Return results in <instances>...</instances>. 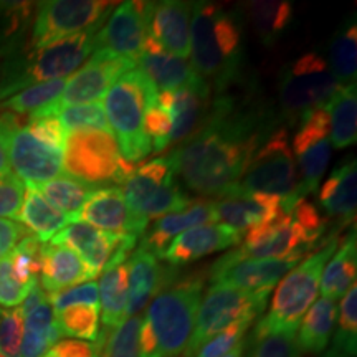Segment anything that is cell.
I'll return each mask as SVG.
<instances>
[{
  "mask_svg": "<svg viewBox=\"0 0 357 357\" xmlns=\"http://www.w3.org/2000/svg\"><path fill=\"white\" fill-rule=\"evenodd\" d=\"M270 134L271 126L263 113L240 108L234 98L222 96L212 101L204 126L181 142L169 159L187 189L220 199L238 185L248 162Z\"/></svg>",
  "mask_w": 357,
  "mask_h": 357,
  "instance_id": "obj_1",
  "label": "cell"
},
{
  "mask_svg": "<svg viewBox=\"0 0 357 357\" xmlns=\"http://www.w3.org/2000/svg\"><path fill=\"white\" fill-rule=\"evenodd\" d=\"M192 66L217 91L229 88L242 63V29L231 12L212 2L192 3Z\"/></svg>",
  "mask_w": 357,
  "mask_h": 357,
  "instance_id": "obj_2",
  "label": "cell"
},
{
  "mask_svg": "<svg viewBox=\"0 0 357 357\" xmlns=\"http://www.w3.org/2000/svg\"><path fill=\"white\" fill-rule=\"evenodd\" d=\"M337 247V238L333 236L326 247L311 253L306 260L298 263L280 280V284L271 298L270 311L257 323L252 339L280 333L296 334L303 316L318 298L321 275Z\"/></svg>",
  "mask_w": 357,
  "mask_h": 357,
  "instance_id": "obj_3",
  "label": "cell"
},
{
  "mask_svg": "<svg viewBox=\"0 0 357 357\" xmlns=\"http://www.w3.org/2000/svg\"><path fill=\"white\" fill-rule=\"evenodd\" d=\"M158 100V89L139 70H131L105 95V114L121 155L137 162L153 153V144L144 132L146 109Z\"/></svg>",
  "mask_w": 357,
  "mask_h": 357,
  "instance_id": "obj_4",
  "label": "cell"
},
{
  "mask_svg": "<svg viewBox=\"0 0 357 357\" xmlns=\"http://www.w3.org/2000/svg\"><path fill=\"white\" fill-rule=\"evenodd\" d=\"M204 293L199 276L174 278L155 294L144 321L153 329L160 357L184 356Z\"/></svg>",
  "mask_w": 357,
  "mask_h": 357,
  "instance_id": "obj_5",
  "label": "cell"
},
{
  "mask_svg": "<svg viewBox=\"0 0 357 357\" xmlns=\"http://www.w3.org/2000/svg\"><path fill=\"white\" fill-rule=\"evenodd\" d=\"M234 190L275 195L281 199V208L284 213L291 212L298 200L305 199L296 164L288 144L287 129L278 128L276 131H271L248 162Z\"/></svg>",
  "mask_w": 357,
  "mask_h": 357,
  "instance_id": "obj_6",
  "label": "cell"
},
{
  "mask_svg": "<svg viewBox=\"0 0 357 357\" xmlns=\"http://www.w3.org/2000/svg\"><path fill=\"white\" fill-rule=\"evenodd\" d=\"M63 171L79 182L96 187L124 185L136 167L123 158L111 131L78 129L66 136Z\"/></svg>",
  "mask_w": 357,
  "mask_h": 357,
  "instance_id": "obj_7",
  "label": "cell"
},
{
  "mask_svg": "<svg viewBox=\"0 0 357 357\" xmlns=\"http://www.w3.org/2000/svg\"><path fill=\"white\" fill-rule=\"evenodd\" d=\"M124 199L129 211L142 227L151 218H160L167 213L184 211L190 205V197L176 182V174L169 155L146 162L132 172L124 182Z\"/></svg>",
  "mask_w": 357,
  "mask_h": 357,
  "instance_id": "obj_8",
  "label": "cell"
},
{
  "mask_svg": "<svg viewBox=\"0 0 357 357\" xmlns=\"http://www.w3.org/2000/svg\"><path fill=\"white\" fill-rule=\"evenodd\" d=\"M341 84L318 53H306L280 75V102L284 118L298 123L311 111L323 108Z\"/></svg>",
  "mask_w": 357,
  "mask_h": 357,
  "instance_id": "obj_9",
  "label": "cell"
},
{
  "mask_svg": "<svg viewBox=\"0 0 357 357\" xmlns=\"http://www.w3.org/2000/svg\"><path fill=\"white\" fill-rule=\"evenodd\" d=\"M270 293H248L212 284L200 301L194 331L182 357H194L204 342L238 321H255L265 310Z\"/></svg>",
  "mask_w": 357,
  "mask_h": 357,
  "instance_id": "obj_10",
  "label": "cell"
},
{
  "mask_svg": "<svg viewBox=\"0 0 357 357\" xmlns=\"http://www.w3.org/2000/svg\"><path fill=\"white\" fill-rule=\"evenodd\" d=\"M116 2L105 0H48L40 2L32 26L33 50L47 47L58 40L89 30H100L102 22Z\"/></svg>",
  "mask_w": 357,
  "mask_h": 357,
  "instance_id": "obj_11",
  "label": "cell"
},
{
  "mask_svg": "<svg viewBox=\"0 0 357 357\" xmlns=\"http://www.w3.org/2000/svg\"><path fill=\"white\" fill-rule=\"evenodd\" d=\"M0 134L6 141L8 162L26 185H40L63 174V153L45 144L22 126L17 114H0Z\"/></svg>",
  "mask_w": 357,
  "mask_h": 357,
  "instance_id": "obj_12",
  "label": "cell"
},
{
  "mask_svg": "<svg viewBox=\"0 0 357 357\" xmlns=\"http://www.w3.org/2000/svg\"><path fill=\"white\" fill-rule=\"evenodd\" d=\"M96 33L89 30L33 50L24 61V86L66 78L77 71L96 52Z\"/></svg>",
  "mask_w": 357,
  "mask_h": 357,
  "instance_id": "obj_13",
  "label": "cell"
},
{
  "mask_svg": "<svg viewBox=\"0 0 357 357\" xmlns=\"http://www.w3.org/2000/svg\"><path fill=\"white\" fill-rule=\"evenodd\" d=\"M328 111L318 108L307 113L300 121V129L294 134L293 153L300 166V184L303 194L318 190L326 169L331 159Z\"/></svg>",
  "mask_w": 357,
  "mask_h": 357,
  "instance_id": "obj_14",
  "label": "cell"
},
{
  "mask_svg": "<svg viewBox=\"0 0 357 357\" xmlns=\"http://www.w3.org/2000/svg\"><path fill=\"white\" fill-rule=\"evenodd\" d=\"M301 258L257 260L230 252L212 265V284H223L248 293H271L275 284L300 263Z\"/></svg>",
  "mask_w": 357,
  "mask_h": 357,
  "instance_id": "obj_15",
  "label": "cell"
},
{
  "mask_svg": "<svg viewBox=\"0 0 357 357\" xmlns=\"http://www.w3.org/2000/svg\"><path fill=\"white\" fill-rule=\"evenodd\" d=\"M134 66L136 63L126 58L116 56L106 50H96L86 65L66 79L63 93L56 102V111L61 106L98 102L124 73L134 70Z\"/></svg>",
  "mask_w": 357,
  "mask_h": 357,
  "instance_id": "obj_16",
  "label": "cell"
},
{
  "mask_svg": "<svg viewBox=\"0 0 357 357\" xmlns=\"http://www.w3.org/2000/svg\"><path fill=\"white\" fill-rule=\"evenodd\" d=\"M151 2L118 3L108 22L96 33V50H106L136 63L147 38V12Z\"/></svg>",
  "mask_w": 357,
  "mask_h": 357,
  "instance_id": "obj_17",
  "label": "cell"
},
{
  "mask_svg": "<svg viewBox=\"0 0 357 357\" xmlns=\"http://www.w3.org/2000/svg\"><path fill=\"white\" fill-rule=\"evenodd\" d=\"M312 247L294 223L291 213H281L271 222L248 230L243 245L236 250L240 257L257 260H284L306 255Z\"/></svg>",
  "mask_w": 357,
  "mask_h": 357,
  "instance_id": "obj_18",
  "label": "cell"
},
{
  "mask_svg": "<svg viewBox=\"0 0 357 357\" xmlns=\"http://www.w3.org/2000/svg\"><path fill=\"white\" fill-rule=\"evenodd\" d=\"M212 101L211 84L204 78L176 91L158 93L159 106L171 116V144H181L204 126L212 109Z\"/></svg>",
  "mask_w": 357,
  "mask_h": 357,
  "instance_id": "obj_19",
  "label": "cell"
},
{
  "mask_svg": "<svg viewBox=\"0 0 357 357\" xmlns=\"http://www.w3.org/2000/svg\"><path fill=\"white\" fill-rule=\"evenodd\" d=\"M190 2H151L147 12V35L154 38L164 52L187 60L190 56Z\"/></svg>",
  "mask_w": 357,
  "mask_h": 357,
  "instance_id": "obj_20",
  "label": "cell"
},
{
  "mask_svg": "<svg viewBox=\"0 0 357 357\" xmlns=\"http://www.w3.org/2000/svg\"><path fill=\"white\" fill-rule=\"evenodd\" d=\"M213 212L215 222L230 227L238 234L271 222L284 213L281 208V199L275 195L248 194L242 190H231L213 200Z\"/></svg>",
  "mask_w": 357,
  "mask_h": 357,
  "instance_id": "obj_21",
  "label": "cell"
},
{
  "mask_svg": "<svg viewBox=\"0 0 357 357\" xmlns=\"http://www.w3.org/2000/svg\"><path fill=\"white\" fill-rule=\"evenodd\" d=\"M77 220L86 222L109 235H134L139 238L146 231V227H142L129 211L119 187L96 189L84 202Z\"/></svg>",
  "mask_w": 357,
  "mask_h": 357,
  "instance_id": "obj_22",
  "label": "cell"
},
{
  "mask_svg": "<svg viewBox=\"0 0 357 357\" xmlns=\"http://www.w3.org/2000/svg\"><path fill=\"white\" fill-rule=\"evenodd\" d=\"M240 242H242V234L230 227L218 222L204 223L176 236L164 252L162 260L172 268L184 266Z\"/></svg>",
  "mask_w": 357,
  "mask_h": 357,
  "instance_id": "obj_23",
  "label": "cell"
},
{
  "mask_svg": "<svg viewBox=\"0 0 357 357\" xmlns=\"http://www.w3.org/2000/svg\"><path fill=\"white\" fill-rule=\"evenodd\" d=\"M124 235H109L95 229L86 222L75 220L53 236V245H65L77 252L86 265L91 278H96L113 258Z\"/></svg>",
  "mask_w": 357,
  "mask_h": 357,
  "instance_id": "obj_24",
  "label": "cell"
},
{
  "mask_svg": "<svg viewBox=\"0 0 357 357\" xmlns=\"http://www.w3.org/2000/svg\"><path fill=\"white\" fill-rule=\"evenodd\" d=\"M128 314L137 316L144 311L151 298H155L160 289L176 276L172 268L159 263L153 253L144 248L128 257Z\"/></svg>",
  "mask_w": 357,
  "mask_h": 357,
  "instance_id": "obj_25",
  "label": "cell"
},
{
  "mask_svg": "<svg viewBox=\"0 0 357 357\" xmlns=\"http://www.w3.org/2000/svg\"><path fill=\"white\" fill-rule=\"evenodd\" d=\"M211 222H215L213 200H192L184 211L167 213V215L158 218L153 227L142 234L141 248L162 260L164 252L176 236L194 229V227Z\"/></svg>",
  "mask_w": 357,
  "mask_h": 357,
  "instance_id": "obj_26",
  "label": "cell"
},
{
  "mask_svg": "<svg viewBox=\"0 0 357 357\" xmlns=\"http://www.w3.org/2000/svg\"><path fill=\"white\" fill-rule=\"evenodd\" d=\"M136 65H139V71L153 83L158 93L176 91L202 78L189 61L164 52L162 47L149 35Z\"/></svg>",
  "mask_w": 357,
  "mask_h": 357,
  "instance_id": "obj_27",
  "label": "cell"
},
{
  "mask_svg": "<svg viewBox=\"0 0 357 357\" xmlns=\"http://www.w3.org/2000/svg\"><path fill=\"white\" fill-rule=\"evenodd\" d=\"M91 280L86 265L77 252L65 245L43 243L38 283L45 291L56 293Z\"/></svg>",
  "mask_w": 357,
  "mask_h": 357,
  "instance_id": "obj_28",
  "label": "cell"
},
{
  "mask_svg": "<svg viewBox=\"0 0 357 357\" xmlns=\"http://www.w3.org/2000/svg\"><path fill=\"white\" fill-rule=\"evenodd\" d=\"M319 207L329 217L351 222L357 208V167L356 159L346 160L326 178L319 192Z\"/></svg>",
  "mask_w": 357,
  "mask_h": 357,
  "instance_id": "obj_29",
  "label": "cell"
},
{
  "mask_svg": "<svg viewBox=\"0 0 357 357\" xmlns=\"http://www.w3.org/2000/svg\"><path fill=\"white\" fill-rule=\"evenodd\" d=\"M17 218L26 230L33 231L42 243H47L71 223V218L48 202L33 185H26L24 204Z\"/></svg>",
  "mask_w": 357,
  "mask_h": 357,
  "instance_id": "obj_30",
  "label": "cell"
},
{
  "mask_svg": "<svg viewBox=\"0 0 357 357\" xmlns=\"http://www.w3.org/2000/svg\"><path fill=\"white\" fill-rule=\"evenodd\" d=\"M357 271V245L356 231L352 230L346 240L339 245L334 255L326 263L321 275L319 291L323 298L339 300L356 283Z\"/></svg>",
  "mask_w": 357,
  "mask_h": 357,
  "instance_id": "obj_31",
  "label": "cell"
},
{
  "mask_svg": "<svg viewBox=\"0 0 357 357\" xmlns=\"http://www.w3.org/2000/svg\"><path fill=\"white\" fill-rule=\"evenodd\" d=\"M337 318L336 301L321 298L312 305L300 323L296 344L300 352L319 354L326 349L333 336Z\"/></svg>",
  "mask_w": 357,
  "mask_h": 357,
  "instance_id": "obj_32",
  "label": "cell"
},
{
  "mask_svg": "<svg viewBox=\"0 0 357 357\" xmlns=\"http://www.w3.org/2000/svg\"><path fill=\"white\" fill-rule=\"evenodd\" d=\"M329 116V139L336 149H346L357 139L356 83L346 84L324 106Z\"/></svg>",
  "mask_w": 357,
  "mask_h": 357,
  "instance_id": "obj_33",
  "label": "cell"
},
{
  "mask_svg": "<svg viewBox=\"0 0 357 357\" xmlns=\"http://www.w3.org/2000/svg\"><path fill=\"white\" fill-rule=\"evenodd\" d=\"M66 79L58 78L32 84L0 102V109L12 114H30V118L56 114V102L63 93Z\"/></svg>",
  "mask_w": 357,
  "mask_h": 357,
  "instance_id": "obj_34",
  "label": "cell"
},
{
  "mask_svg": "<svg viewBox=\"0 0 357 357\" xmlns=\"http://www.w3.org/2000/svg\"><path fill=\"white\" fill-rule=\"evenodd\" d=\"M61 337L56 314L50 301H43L24 318V339L20 357H42Z\"/></svg>",
  "mask_w": 357,
  "mask_h": 357,
  "instance_id": "obj_35",
  "label": "cell"
},
{
  "mask_svg": "<svg viewBox=\"0 0 357 357\" xmlns=\"http://www.w3.org/2000/svg\"><path fill=\"white\" fill-rule=\"evenodd\" d=\"M98 291L102 324L105 329H113L121 324L128 314V263L105 268Z\"/></svg>",
  "mask_w": 357,
  "mask_h": 357,
  "instance_id": "obj_36",
  "label": "cell"
},
{
  "mask_svg": "<svg viewBox=\"0 0 357 357\" xmlns=\"http://www.w3.org/2000/svg\"><path fill=\"white\" fill-rule=\"evenodd\" d=\"M250 22L265 45H273L281 38L293 22V6L287 0H253L245 3Z\"/></svg>",
  "mask_w": 357,
  "mask_h": 357,
  "instance_id": "obj_37",
  "label": "cell"
},
{
  "mask_svg": "<svg viewBox=\"0 0 357 357\" xmlns=\"http://www.w3.org/2000/svg\"><path fill=\"white\" fill-rule=\"evenodd\" d=\"M33 187L48 202L55 205L58 211L68 215L71 222L77 220L84 202L96 190V187L88 185L84 182H79L77 178L68 176L52 178V181Z\"/></svg>",
  "mask_w": 357,
  "mask_h": 357,
  "instance_id": "obj_38",
  "label": "cell"
},
{
  "mask_svg": "<svg viewBox=\"0 0 357 357\" xmlns=\"http://www.w3.org/2000/svg\"><path fill=\"white\" fill-rule=\"evenodd\" d=\"M329 71L341 86L356 83L357 68V26L356 20L347 22L329 43Z\"/></svg>",
  "mask_w": 357,
  "mask_h": 357,
  "instance_id": "obj_39",
  "label": "cell"
},
{
  "mask_svg": "<svg viewBox=\"0 0 357 357\" xmlns=\"http://www.w3.org/2000/svg\"><path fill=\"white\" fill-rule=\"evenodd\" d=\"M144 316L137 314L124 319L113 329H105L96 341L101 357H141L139 331Z\"/></svg>",
  "mask_w": 357,
  "mask_h": 357,
  "instance_id": "obj_40",
  "label": "cell"
},
{
  "mask_svg": "<svg viewBox=\"0 0 357 357\" xmlns=\"http://www.w3.org/2000/svg\"><path fill=\"white\" fill-rule=\"evenodd\" d=\"M56 324L61 336L78 337V341H98L100 336V306H73L58 312Z\"/></svg>",
  "mask_w": 357,
  "mask_h": 357,
  "instance_id": "obj_41",
  "label": "cell"
},
{
  "mask_svg": "<svg viewBox=\"0 0 357 357\" xmlns=\"http://www.w3.org/2000/svg\"><path fill=\"white\" fill-rule=\"evenodd\" d=\"M334 349L356 357L357 351V287L347 289L339 306V326L334 334Z\"/></svg>",
  "mask_w": 357,
  "mask_h": 357,
  "instance_id": "obj_42",
  "label": "cell"
},
{
  "mask_svg": "<svg viewBox=\"0 0 357 357\" xmlns=\"http://www.w3.org/2000/svg\"><path fill=\"white\" fill-rule=\"evenodd\" d=\"M56 116L60 119V123L63 124L66 132L78 131V129L111 131L101 102L61 106V108H58Z\"/></svg>",
  "mask_w": 357,
  "mask_h": 357,
  "instance_id": "obj_43",
  "label": "cell"
},
{
  "mask_svg": "<svg viewBox=\"0 0 357 357\" xmlns=\"http://www.w3.org/2000/svg\"><path fill=\"white\" fill-rule=\"evenodd\" d=\"M42 247L43 243L37 236L26 235L8 255L13 271L22 283L32 284L35 280H38L42 271Z\"/></svg>",
  "mask_w": 357,
  "mask_h": 357,
  "instance_id": "obj_44",
  "label": "cell"
},
{
  "mask_svg": "<svg viewBox=\"0 0 357 357\" xmlns=\"http://www.w3.org/2000/svg\"><path fill=\"white\" fill-rule=\"evenodd\" d=\"M24 61L12 47L0 48V102L25 88Z\"/></svg>",
  "mask_w": 357,
  "mask_h": 357,
  "instance_id": "obj_45",
  "label": "cell"
},
{
  "mask_svg": "<svg viewBox=\"0 0 357 357\" xmlns=\"http://www.w3.org/2000/svg\"><path fill=\"white\" fill-rule=\"evenodd\" d=\"M252 323L253 321H238V323L229 326L227 329L208 339L207 342H204L194 357H222L229 354L236 346L242 344L245 334H247Z\"/></svg>",
  "mask_w": 357,
  "mask_h": 357,
  "instance_id": "obj_46",
  "label": "cell"
},
{
  "mask_svg": "<svg viewBox=\"0 0 357 357\" xmlns=\"http://www.w3.org/2000/svg\"><path fill=\"white\" fill-rule=\"evenodd\" d=\"M252 351L248 357H300L296 344V334L280 333L268 334L257 339L250 337Z\"/></svg>",
  "mask_w": 357,
  "mask_h": 357,
  "instance_id": "obj_47",
  "label": "cell"
},
{
  "mask_svg": "<svg viewBox=\"0 0 357 357\" xmlns=\"http://www.w3.org/2000/svg\"><path fill=\"white\" fill-rule=\"evenodd\" d=\"M171 131L172 121L167 111L160 108L158 100H155L144 114V132L153 144V153H162L171 146Z\"/></svg>",
  "mask_w": 357,
  "mask_h": 357,
  "instance_id": "obj_48",
  "label": "cell"
},
{
  "mask_svg": "<svg viewBox=\"0 0 357 357\" xmlns=\"http://www.w3.org/2000/svg\"><path fill=\"white\" fill-rule=\"evenodd\" d=\"M48 301H50L55 314L73 306H82V305L100 306V291H98V283L96 281H86V283L77 284V287L61 289V291H56V293H50Z\"/></svg>",
  "mask_w": 357,
  "mask_h": 357,
  "instance_id": "obj_49",
  "label": "cell"
},
{
  "mask_svg": "<svg viewBox=\"0 0 357 357\" xmlns=\"http://www.w3.org/2000/svg\"><path fill=\"white\" fill-rule=\"evenodd\" d=\"M24 339V316L20 310L0 307V354L6 357H20Z\"/></svg>",
  "mask_w": 357,
  "mask_h": 357,
  "instance_id": "obj_50",
  "label": "cell"
},
{
  "mask_svg": "<svg viewBox=\"0 0 357 357\" xmlns=\"http://www.w3.org/2000/svg\"><path fill=\"white\" fill-rule=\"evenodd\" d=\"M33 283H22V281L17 278L15 271H13L10 258H3V260L0 261V306L13 307L22 305L26 298V294L32 289Z\"/></svg>",
  "mask_w": 357,
  "mask_h": 357,
  "instance_id": "obj_51",
  "label": "cell"
},
{
  "mask_svg": "<svg viewBox=\"0 0 357 357\" xmlns=\"http://www.w3.org/2000/svg\"><path fill=\"white\" fill-rule=\"evenodd\" d=\"M289 213H291L294 223H296L298 229L301 230L306 242L310 243L311 247H314L324 234V220L323 217H321L318 208L307 202V200L301 199L298 200L296 205L293 207V211Z\"/></svg>",
  "mask_w": 357,
  "mask_h": 357,
  "instance_id": "obj_52",
  "label": "cell"
},
{
  "mask_svg": "<svg viewBox=\"0 0 357 357\" xmlns=\"http://www.w3.org/2000/svg\"><path fill=\"white\" fill-rule=\"evenodd\" d=\"M26 129L33 134L37 139H40L45 144L55 147V149L65 151L66 144V129L63 124L60 123L58 116L50 114V116H40V118H30L29 124H26Z\"/></svg>",
  "mask_w": 357,
  "mask_h": 357,
  "instance_id": "obj_53",
  "label": "cell"
},
{
  "mask_svg": "<svg viewBox=\"0 0 357 357\" xmlns=\"http://www.w3.org/2000/svg\"><path fill=\"white\" fill-rule=\"evenodd\" d=\"M25 187L15 174L0 177V218H17L24 204Z\"/></svg>",
  "mask_w": 357,
  "mask_h": 357,
  "instance_id": "obj_54",
  "label": "cell"
},
{
  "mask_svg": "<svg viewBox=\"0 0 357 357\" xmlns=\"http://www.w3.org/2000/svg\"><path fill=\"white\" fill-rule=\"evenodd\" d=\"M47 354L50 357H101L96 342L91 344L86 341H78V339L58 341Z\"/></svg>",
  "mask_w": 357,
  "mask_h": 357,
  "instance_id": "obj_55",
  "label": "cell"
},
{
  "mask_svg": "<svg viewBox=\"0 0 357 357\" xmlns=\"http://www.w3.org/2000/svg\"><path fill=\"white\" fill-rule=\"evenodd\" d=\"M26 235H30L29 230L22 223L0 218V261L10 255Z\"/></svg>",
  "mask_w": 357,
  "mask_h": 357,
  "instance_id": "obj_56",
  "label": "cell"
},
{
  "mask_svg": "<svg viewBox=\"0 0 357 357\" xmlns=\"http://www.w3.org/2000/svg\"><path fill=\"white\" fill-rule=\"evenodd\" d=\"M10 162H8V155H7V147H6V141H3L2 134H0V177L7 176L10 174Z\"/></svg>",
  "mask_w": 357,
  "mask_h": 357,
  "instance_id": "obj_57",
  "label": "cell"
},
{
  "mask_svg": "<svg viewBox=\"0 0 357 357\" xmlns=\"http://www.w3.org/2000/svg\"><path fill=\"white\" fill-rule=\"evenodd\" d=\"M245 351H247V344H245V341H243L242 344L236 346L234 351L229 352V354L222 356V357H243V356H245Z\"/></svg>",
  "mask_w": 357,
  "mask_h": 357,
  "instance_id": "obj_58",
  "label": "cell"
},
{
  "mask_svg": "<svg viewBox=\"0 0 357 357\" xmlns=\"http://www.w3.org/2000/svg\"><path fill=\"white\" fill-rule=\"evenodd\" d=\"M323 357H352V356L344 354V352H341V351H337V349H334V347H331V349L326 352Z\"/></svg>",
  "mask_w": 357,
  "mask_h": 357,
  "instance_id": "obj_59",
  "label": "cell"
},
{
  "mask_svg": "<svg viewBox=\"0 0 357 357\" xmlns=\"http://www.w3.org/2000/svg\"><path fill=\"white\" fill-rule=\"evenodd\" d=\"M42 357H50V356H48V354H45V356H42Z\"/></svg>",
  "mask_w": 357,
  "mask_h": 357,
  "instance_id": "obj_60",
  "label": "cell"
},
{
  "mask_svg": "<svg viewBox=\"0 0 357 357\" xmlns=\"http://www.w3.org/2000/svg\"><path fill=\"white\" fill-rule=\"evenodd\" d=\"M0 357H6V356H3V354H0Z\"/></svg>",
  "mask_w": 357,
  "mask_h": 357,
  "instance_id": "obj_61",
  "label": "cell"
},
{
  "mask_svg": "<svg viewBox=\"0 0 357 357\" xmlns=\"http://www.w3.org/2000/svg\"><path fill=\"white\" fill-rule=\"evenodd\" d=\"M181 357H182V356H181Z\"/></svg>",
  "mask_w": 357,
  "mask_h": 357,
  "instance_id": "obj_62",
  "label": "cell"
}]
</instances>
